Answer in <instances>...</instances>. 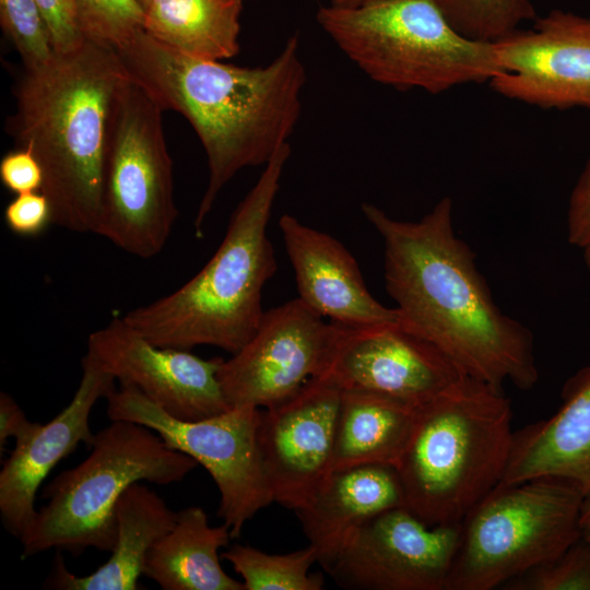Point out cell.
I'll list each match as a JSON object with an SVG mask.
<instances>
[{"instance_id": "cell-25", "label": "cell", "mask_w": 590, "mask_h": 590, "mask_svg": "<svg viewBox=\"0 0 590 590\" xmlns=\"http://www.w3.org/2000/svg\"><path fill=\"white\" fill-rule=\"evenodd\" d=\"M241 576L245 590H321L323 578L309 574L317 562L315 547L282 555L264 553L249 545L234 544L221 554Z\"/></svg>"}, {"instance_id": "cell-31", "label": "cell", "mask_w": 590, "mask_h": 590, "mask_svg": "<svg viewBox=\"0 0 590 590\" xmlns=\"http://www.w3.org/2000/svg\"><path fill=\"white\" fill-rule=\"evenodd\" d=\"M35 2L45 19L55 51H68L86 39L71 0H35Z\"/></svg>"}, {"instance_id": "cell-38", "label": "cell", "mask_w": 590, "mask_h": 590, "mask_svg": "<svg viewBox=\"0 0 590 590\" xmlns=\"http://www.w3.org/2000/svg\"><path fill=\"white\" fill-rule=\"evenodd\" d=\"M135 1L142 8L144 12V9L150 4L152 0H135Z\"/></svg>"}, {"instance_id": "cell-22", "label": "cell", "mask_w": 590, "mask_h": 590, "mask_svg": "<svg viewBox=\"0 0 590 590\" xmlns=\"http://www.w3.org/2000/svg\"><path fill=\"white\" fill-rule=\"evenodd\" d=\"M231 539L228 526H210L201 507L181 509L174 527L150 548L142 575L164 590H245L220 563L219 550Z\"/></svg>"}, {"instance_id": "cell-4", "label": "cell", "mask_w": 590, "mask_h": 590, "mask_svg": "<svg viewBox=\"0 0 590 590\" xmlns=\"http://www.w3.org/2000/svg\"><path fill=\"white\" fill-rule=\"evenodd\" d=\"M290 154L287 143L266 164L208 263L172 294L127 312L129 326L156 345L184 350L212 345L235 354L252 338L264 312L262 290L278 270L268 224Z\"/></svg>"}, {"instance_id": "cell-16", "label": "cell", "mask_w": 590, "mask_h": 590, "mask_svg": "<svg viewBox=\"0 0 590 590\" xmlns=\"http://www.w3.org/2000/svg\"><path fill=\"white\" fill-rule=\"evenodd\" d=\"M341 390L311 378L260 413L258 447L273 502L303 508L332 471Z\"/></svg>"}, {"instance_id": "cell-10", "label": "cell", "mask_w": 590, "mask_h": 590, "mask_svg": "<svg viewBox=\"0 0 590 590\" xmlns=\"http://www.w3.org/2000/svg\"><path fill=\"white\" fill-rule=\"evenodd\" d=\"M106 400L110 421L146 426L210 473L220 492L219 517L232 539L240 536L246 522L273 502L258 447L260 409L233 406L206 418L182 421L131 386L120 385Z\"/></svg>"}, {"instance_id": "cell-29", "label": "cell", "mask_w": 590, "mask_h": 590, "mask_svg": "<svg viewBox=\"0 0 590 590\" xmlns=\"http://www.w3.org/2000/svg\"><path fill=\"white\" fill-rule=\"evenodd\" d=\"M504 590H590V542L581 535L558 556L505 583Z\"/></svg>"}, {"instance_id": "cell-13", "label": "cell", "mask_w": 590, "mask_h": 590, "mask_svg": "<svg viewBox=\"0 0 590 590\" xmlns=\"http://www.w3.org/2000/svg\"><path fill=\"white\" fill-rule=\"evenodd\" d=\"M494 47L496 93L543 109H590V17L554 10Z\"/></svg>"}, {"instance_id": "cell-18", "label": "cell", "mask_w": 590, "mask_h": 590, "mask_svg": "<svg viewBox=\"0 0 590 590\" xmlns=\"http://www.w3.org/2000/svg\"><path fill=\"white\" fill-rule=\"evenodd\" d=\"M279 227L298 298L308 307L349 327L400 321L396 307L384 306L370 294L357 261L338 239L290 214L280 217Z\"/></svg>"}, {"instance_id": "cell-9", "label": "cell", "mask_w": 590, "mask_h": 590, "mask_svg": "<svg viewBox=\"0 0 590 590\" xmlns=\"http://www.w3.org/2000/svg\"><path fill=\"white\" fill-rule=\"evenodd\" d=\"M163 111L129 73L113 98L107 121L95 234L140 258L162 251L178 216Z\"/></svg>"}, {"instance_id": "cell-27", "label": "cell", "mask_w": 590, "mask_h": 590, "mask_svg": "<svg viewBox=\"0 0 590 590\" xmlns=\"http://www.w3.org/2000/svg\"><path fill=\"white\" fill-rule=\"evenodd\" d=\"M87 39L119 47L143 30V10L135 0H71Z\"/></svg>"}, {"instance_id": "cell-15", "label": "cell", "mask_w": 590, "mask_h": 590, "mask_svg": "<svg viewBox=\"0 0 590 590\" xmlns=\"http://www.w3.org/2000/svg\"><path fill=\"white\" fill-rule=\"evenodd\" d=\"M463 377L440 350L401 321L342 324L333 356L320 376L340 390L374 392L416 408Z\"/></svg>"}, {"instance_id": "cell-32", "label": "cell", "mask_w": 590, "mask_h": 590, "mask_svg": "<svg viewBox=\"0 0 590 590\" xmlns=\"http://www.w3.org/2000/svg\"><path fill=\"white\" fill-rule=\"evenodd\" d=\"M0 180L9 191L15 194L42 191L44 172L30 150L16 148L1 158Z\"/></svg>"}, {"instance_id": "cell-19", "label": "cell", "mask_w": 590, "mask_h": 590, "mask_svg": "<svg viewBox=\"0 0 590 590\" xmlns=\"http://www.w3.org/2000/svg\"><path fill=\"white\" fill-rule=\"evenodd\" d=\"M545 475L566 479L590 496V363L565 382L552 416L514 432L499 483Z\"/></svg>"}, {"instance_id": "cell-30", "label": "cell", "mask_w": 590, "mask_h": 590, "mask_svg": "<svg viewBox=\"0 0 590 590\" xmlns=\"http://www.w3.org/2000/svg\"><path fill=\"white\" fill-rule=\"evenodd\" d=\"M4 222L16 235L37 236L52 224L51 204L42 191L15 194L4 209Z\"/></svg>"}, {"instance_id": "cell-12", "label": "cell", "mask_w": 590, "mask_h": 590, "mask_svg": "<svg viewBox=\"0 0 590 590\" xmlns=\"http://www.w3.org/2000/svg\"><path fill=\"white\" fill-rule=\"evenodd\" d=\"M460 523L428 526L404 506L356 529L326 571L359 590H447Z\"/></svg>"}, {"instance_id": "cell-28", "label": "cell", "mask_w": 590, "mask_h": 590, "mask_svg": "<svg viewBox=\"0 0 590 590\" xmlns=\"http://www.w3.org/2000/svg\"><path fill=\"white\" fill-rule=\"evenodd\" d=\"M0 24L19 52L24 69L39 67L55 54L45 19L35 0H0Z\"/></svg>"}, {"instance_id": "cell-5", "label": "cell", "mask_w": 590, "mask_h": 590, "mask_svg": "<svg viewBox=\"0 0 590 590\" xmlns=\"http://www.w3.org/2000/svg\"><path fill=\"white\" fill-rule=\"evenodd\" d=\"M512 436L503 390L463 377L417 409L394 467L404 507L428 526L461 523L502 481Z\"/></svg>"}, {"instance_id": "cell-35", "label": "cell", "mask_w": 590, "mask_h": 590, "mask_svg": "<svg viewBox=\"0 0 590 590\" xmlns=\"http://www.w3.org/2000/svg\"><path fill=\"white\" fill-rule=\"evenodd\" d=\"M580 535L590 542V496L585 498L580 515Z\"/></svg>"}, {"instance_id": "cell-6", "label": "cell", "mask_w": 590, "mask_h": 590, "mask_svg": "<svg viewBox=\"0 0 590 590\" xmlns=\"http://www.w3.org/2000/svg\"><path fill=\"white\" fill-rule=\"evenodd\" d=\"M317 22L371 80L432 94L500 73L494 44L467 38L437 0H377L358 7H321Z\"/></svg>"}, {"instance_id": "cell-36", "label": "cell", "mask_w": 590, "mask_h": 590, "mask_svg": "<svg viewBox=\"0 0 590 590\" xmlns=\"http://www.w3.org/2000/svg\"><path fill=\"white\" fill-rule=\"evenodd\" d=\"M330 5L339 7V8H352V7H358L363 5L369 2H374L377 0H329Z\"/></svg>"}, {"instance_id": "cell-8", "label": "cell", "mask_w": 590, "mask_h": 590, "mask_svg": "<svg viewBox=\"0 0 590 590\" xmlns=\"http://www.w3.org/2000/svg\"><path fill=\"white\" fill-rule=\"evenodd\" d=\"M581 489L558 476L498 483L460 523L447 590H493L580 538Z\"/></svg>"}, {"instance_id": "cell-11", "label": "cell", "mask_w": 590, "mask_h": 590, "mask_svg": "<svg viewBox=\"0 0 590 590\" xmlns=\"http://www.w3.org/2000/svg\"><path fill=\"white\" fill-rule=\"evenodd\" d=\"M323 318L298 297L264 311L252 338L219 369L229 406L268 409L320 377L342 332Z\"/></svg>"}, {"instance_id": "cell-3", "label": "cell", "mask_w": 590, "mask_h": 590, "mask_svg": "<svg viewBox=\"0 0 590 590\" xmlns=\"http://www.w3.org/2000/svg\"><path fill=\"white\" fill-rule=\"evenodd\" d=\"M128 74L115 47L87 38L24 69L7 131L38 160L55 225L95 234L108 115Z\"/></svg>"}, {"instance_id": "cell-2", "label": "cell", "mask_w": 590, "mask_h": 590, "mask_svg": "<svg viewBox=\"0 0 590 590\" xmlns=\"http://www.w3.org/2000/svg\"><path fill=\"white\" fill-rule=\"evenodd\" d=\"M116 49L130 75L164 110L184 116L203 146L209 182L194 219L200 235L225 185L243 168L268 164L288 143L306 83L298 37L259 67L190 57L143 30Z\"/></svg>"}, {"instance_id": "cell-14", "label": "cell", "mask_w": 590, "mask_h": 590, "mask_svg": "<svg viewBox=\"0 0 590 590\" xmlns=\"http://www.w3.org/2000/svg\"><path fill=\"white\" fill-rule=\"evenodd\" d=\"M86 354L120 385L137 388L178 420H202L231 409L217 377L223 358L156 345L122 317L90 334Z\"/></svg>"}, {"instance_id": "cell-23", "label": "cell", "mask_w": 590, "mask_h": 590, "mask_svg": "<svg viewBox=\"0 0 590 590\" xmlns=\"http://www.w3.org/2000/svg\"><path fill=\"white\" fill-rule=\"evenodd\" d=\"M418 408L374 392L341 390L332 470L362 464L396 467Z\"/></svg>"}, {"instance_id": "cell-34", "label": "cell", "mask_w": 590, "mask_h": 590, "mask_svg": "<svg viewBox=\"0 0 590 590\" xmlns=\"http://www.w3.org/2000/svg\"><path fill=\"white\" fill-rule=\"evenodd\" d=\"M39 423L31 422L16 401L7 392L0 393V450L9 438L19 440L33 432Z\"/></svg>"}, {"instance_id": "cell-24", "label": "cell", "mask_w": 590, "mask_h": 590, "mask_svg": "<svg viewBox=\"0 0 590 590\" xmlns=\"http://www.w3.org/2000/svg\"><path fill=\"white\" fill-rule=\"evenodd\" d=\"M243 0H152L143 31L184 55L224 60L239 51Z\"/></svg>"}, {"instance_id": "cell-33", "label": "cell", "mask_w": 590, "mask_h": 590, "mask_svg": "<svg viewBox=\"0 0 590 590\" xmlns=\"http://www.w3.org/2000/svg\"><path fill=\"white\" fill-rule=\"evenodd\" d=\"M567 237L569 244L582 250L590 247V157L570 194Z\"/></svg>"}, {"instance_id": "cell-21", "label": "cell", "mask_w": 590, "mask_h": 590, "mask_svg": "<svg viewBox=\"0 0 590 590\" xmlns=\"http://www.w3.org/2000/svg\"><path fill=\"white\" fill-rule=\"evenodd\" d=\"M177 512L148 486L131 484L116 510V543L106 563L86 576L68 570L56 551L52 569L43 588L57 590H138L150 548L175 524Z\"/></svg>"}, {"instance_id": "cell-1", "label": "cell", "mask_w": 590, "mask_h": 590, "mask_svg": "<svg viewBox=\"0 0 590 590\" xmlns=\"http://www.w3.org/2000/svg\"><path fill=\"white\" fill-rule=\"evenodd\" d=\"M361 210L384 241V278L401 323L471 378L521 390L539 380L531 331L495 303L441 198L420 221H400L373 203Z\"/></svg>"}, {"instance_id": "cell-26", "label": "cell", "mask_w": 590, "mask_h": 590, "mask_svg": "<svg viewBox=\"0 0 590 590\" xmlns=\"http://www.w3.org/2000/svg\"><path fill=\"white\" fill-rule=\"evenodd\" d=\"M449 23L472 40L494 44L535 20L529 0H437Z\"/></svg>"}, {"instance_id": "cell-17", "label": "cell", "mask_w": 590, "mask_h": 590, "mask_svg": "<svg viewBox=\"0 0 590 590\" xmlns=\"http://www.w3.org/2000/svg\"><path fill=\"white\" fill-rule=\"evenodd\" d=\"M79 387L62 411L47 424H38L15 447L0 471V516L4 529L20 540L32 528L37 510L36 493L49 472L80 442L87 447L94 435L90 415L101 398L115 391L116 379L90 355L82 357Z\"/></svg>"}, {"instance_id": "cell-37", "label": "cell", "mask_w": 590, "mask_h": 590, "mask_svg": "<svg viewBox=\"0 0 590 590\" xmlns=\"http://www.w3.org/2000/svg\"><path fill=\"white\" fill-rule=\"evenodd\" d=\"M585 264L590 272V247L582 250Z\"/></svg>"}, {"instance_id": "cell-20", "label": "cell", "mask_w": 590, "mask_h": 590, "mask_svg": "<svg viewBox=\"0 0 590 590\" xmlns=\"http://www.w3.org/2000/svg\"><path fill=\"white\" fill-rule=\"evenodd\" d=\"M402 506L403 489L396 468L362 464L332 470L296 514L317 552V563L326 570L356 529Z\"/></svg>"}, {"instance_id": "cell-7", "label": "cell", "mask_w": 590, "mask_h": 590, "mask_svg": "<svg viewBox=\"0 0 590 590\" xmlns=\"http://www.w3.org/2000/svg\"><path fill=\"white\" fill-rule=\"evenodd\" d=\"M91 453L59 473L43 491L48 503L21 541L22 557L47 550L79 556L88 547L111 552L116 543L115 510L133 483L181 482L198 462L169 448L146 426L111 423L94 435Z\"/></svg>"}]
</instances>
